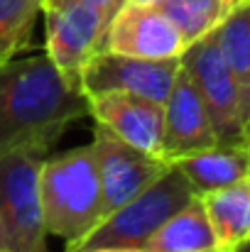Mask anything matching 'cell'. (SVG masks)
Returning <instances> with one entry per match:
<instances>
[{"instance_id": "obj_1", "label": "cell", "mask_w": 250, "mask_h": 252, "mask_svg": "<svg viewBox=\"0 0 250 252\" xmlns=\"http://www.w3.org/2000/svg\"><path fill=\"white\" fill-rule=\"evenodd\" d=\"M88 115V98L44 52L0 64V155H47L67 127Z\"/></svg>"}, {"instance_id": "obj_2", "label": "cell", "mask_w": 250, "mask_h": 252, "mask_svg": "<svg viewBox=\"0 0 250 252\" xmlns=\"http://www.w3.org/2000/svg\"><path fill=\"white\" fill-rule=\"evenodd\" d=\"M39 196L47 235L62 238L64 252H74L103 218L101 179L91 145L44 159Z\"/></svg>"}, {"instance_id": "obj_3", "label": "cell", "mask_w": 250, "mask_h": 252, "mask_svg": "<svg viewBox=\"0 0 250 252\" xmlns=\"http://www.w3.org/2000/svg\"><path fill=\"white\" fill-rule=\"evenodd\" d=\"M194 196L196 193L186 176L172 164L147 189H143L138 196L108 213L74 248V252L96 248H143L145 240L167 218L174 216L181 206H186Z\"/></svg>"}, {"instance_id": "obj_4", "label": "cell", "mask_w": 250, "mask_h": 252, "mask_svg": "<svg viewBox=\"0 0 250 252\" xmlns=\"http://www.w3.org/2000/svg\"><path fill=\"white\" fill-rule=\"evenodd\" d=\"M44 155H0V220L10 252H49L39 196V169Z\"/></svg>"}, {"instance_id": "obj_5", "label": "cell", "mask_w": 250, "mask_h": 252, "mask_svg": "<svg viewBox=\"0 0 250 252\" xmlns=\"http://www.w3.org/2000/svg\"><path fill=\"white\" fill-rule=\"evenodd\" d=\"M181 66L189 71L204 98L218 145L246 142L248 108L236 76L218 52L214 32L186 47V52L181 54Z\"/></svg>"}, {"instance_id": "obj_6", "label": "cell", "mask_w": 250, "mask_h": 252, "mask_svg": "<svg viewBox=\"0 0 250 252\" xmlns=\"http://www.w3.org/2000/svg\"><path fill=\"white\" fill-rule=\"evenodd\" d=\"M44 54L57 66V71L79 86V74L88 59L103 49L106 30L115 10L96 5V2H57L44 5Z\"/></svg>"}, {"instance_id": "obj_7", "label": "cell", "mask_w": 250, "mask_h": 252, "mask_svg": "<svg viewBox=\"0 0 250 252\" xmlns=\"http://www.w3.org/2000/svg\"><path fill=\"white\" fill-rule=\"evenodd\" d=\"M179 69L181 59H140L101 49L81 69L79 88L86 98L120 91L165 103Z\"/></svg>"}, {"instance_id": "obj_8", "label": "cell", "mask_w": 250, "mask_h": 252, "mask_svg": "<svg viewBox=\"0 0 250 252\" xmlns=\"http://www.w3.org/2000/svg\"><path fill=\"white\" fill-rule=\"evenodd\" d=\"M91 150L96 157L98 179H101V198H103V218L113 213L118 206L138 196L155 179H160L172 167L157 155H147L143 150L130 147L110 130L96 125ZM101 218V220H103Z\"/></svg>"}, {"instance_id": "obj_9", "label": "cell", "mask_w": 250, "mask_h": 252, "mask_svg": "<svg viewBox=\"0 0 250 252\" xmlns=\"http://www.w3.org/2000/svg\"><path fill=\"white\" fill-rule=\"evenodd\" d=\"M186 47L177 25L160 7L133 2H120L103 39V49L140 59H181Z\"/></svg>"}, {"instance_id": "obj_10", "label": "cell", "mask_w": 250, "mask_h": 252, "mask_svg": "<svg viewBox=\"0 0 250 252\" xmlns=\"http://www.w3.org/2000/svg\"><path fill=\"white\" fill-rule=\"evenodd\" d=\"M218 145L204 98L189 71L181 66L165 100V130L160 157L174 164L177 159Z\"/></svg>"}, {"instance_id": "obj_11", "label": "cell", "mask_w": 250, "mask_h": 252, "mask_svg": "<svg viewBox=\"0 0 250 252\" xmlns=\"http://www.w3.org/2000/svg\"><path fill=\"white\" fill-rule=\"evenodd\" d=\"M88 115L96 120V125L110 130L130 147L160 157L162 130H165V103L135 93L113 91L88 98Z\"/></svg>"}, {"instance_id": "obj_12", "label": "cell", "mask_w": 250, "mask_h": 252, "mask_svg": "<svg viewBox=\"0 0 250 252\" xmlns=\"http://www.w3.org/2000/svg\"><path fill=\"white\" fill-rule=\"evenodd\" d=\"M196 196L233 186L243 179H250V150L241 145H214L209 150L186 155L174 162Z\"/></svg>"}, {"instance_id": "obj_13", "label": "cell", "mask_w": 250, "mask_h": 252, "mask_svg": "<svg viewBox=\"0 0 250 252\" xmlns=\"http://www.w3.org/2000/svg\"><path fill=\"white\" fill-rule=\"evenodd\" d=\"M145 252H221L201 198L194 196L145 240Z\"/></svg>"}, {"instance_id": "obj_14", "label": "cell", "mask_w": 250, "mask_h": 252, "mask_svg": "<svg viewBox=\"0 0 250 252\" xmlns=\"http://www.w3.org/2000/svg\"><path fill=\"white\" fill-rule=\"evenodd\" d=\"M199 198L221 252H236L250 238V179Z\"/></svg>"}, {"instance_id": "obj_15", "label": "cell", "mask_w": 250, "mask_h": 252, "mask_svg": "<svg viewBox=\"0 0 250 252\" xmlns=\"http://www.w3.org/2000/svg\"><path fill=\"white\" fill-rule=\"evenodd\" d=\"M214 39L223 62L238 81L250 115V0H241L228 12V17L214 30Z\"/></svg>"}, {"instance_id": "obj_16", "label": "cell", "mask_w": 250, "mask_h": 252, "mask_svg": "<svg viewBox=\"0 0 250 252\" xmlns=\"http://www.w3.org/2000/svg\"><path fill=\"white\" fill-rule=\"evenodd\" d=\"M241 0H162L160 7L177 25L186 44L211 34Z\"/></svg>"}, {"instance_id": "obj_17", "label": "cell", "mask_w": 250, "mask_h": 252, "mask_svg": "<svg viewBox=\"0 0 250 252\" xmlns=\"http://www.w3.org/2000/svg\"><path fill=\"white\" fill-rule=\"evenodd\" d=\"M44 0H0V64L30 44Z\"/></svg>"}, {"instance_id": "obj_18", "label": "cell", "mask_w": 250, "mask_h": 252, "mask_svg": "<svg viewBox=\"0 0 250 252\" xmlns=\"http://www.w3.org/2000/svg\"><path fill=\"white\" fill-rule=\"evenodd\" d=\"M57 2H71V0H44V2H42V7H44V5H57ZM81 2H96V5H103V7L118 10L123 0H81Z\"/></svg>"}, {"instance_id": "obj_19", "label": "cell", "mask_w": 250, "mask_h": 252, "mask_svg": "<svg viewBox=\"0 0 250 252\" xmlns=\"http://www.w3.org/2000/svg\"><path fill=\"white\" fill-rule=\"evenodd\" d=\"M86 252H145L143 248H96V250Z\"/></svg>"}, {"instance_id": "obj_20", "label": "cell", "mask_w": 250, "mask_h": 252, "mask_svg": "<svg viewBox=\"0 0 250 252\" xmlns=\"http://www.w3.org/2000/svg\"><path fill=\"white\" fill-rule=\"evenodd\" d=\"M0 252H10V248H7V235H5V228H2V220H0Z\"/></svg>"}, {"instance_id": "obj_21", "label": "cell", "mask_w": 250, "mask_h": 252, "mask_svg": "<svg viewBox=\"0 0 250 252\" xmlns=\"http://www.w3.org/2000/svg\"><path fill=\"white\" fill-rule=\"evenodd\" d=\"M123 2H133V5H160L162 0H123Z\"/></svg>"}, {"instance_id": "obj_22", "label": "cell", "mask_w": 250, "mask_h": 252, "mask_svg": "<svg viewBox=\"0 0 250 252\" xmlns=\"http://www.w3.org/2000/svg\"><path fill=\"white\" fill-rule=\"evenodd\" d=\"M236 252H250V238H248V240H246V243H243V245H241V248H238Z\"/></svg>"}, {"instance_id": "obj_23", "label": "cell", "mask_w": 250, "mask_h": 252, "mask_svg": "<svg viewBox=\"0 0 250 252\" xmlns=\"http://www.w3.org/2000/svg\"><path fill=\"white\" fill-rule=\"evenodd\" d=\"M250 135V115H248V127H246V137Z\"/></svg>"}, {"instance_id": "obj_24", "label": "cell", "mask_w": 250, "mask_h": 252, "mask_svg": "<svg viewBox=\"0 0 250 252\" xmlns=\"http://www.w3.org/2000/svg\"><path fill=\"white\" fill-rule=\"evenodd\" d=\"M246 147H248V150H250V135H248V137H246Z\"/></svg>"}]
</instances>
